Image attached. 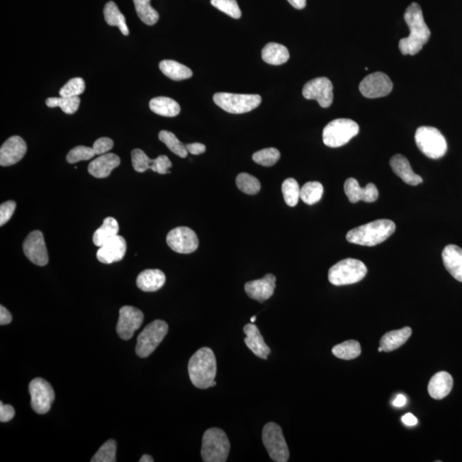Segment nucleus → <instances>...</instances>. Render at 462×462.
Listing matches in <instances>:
<instances>
[{
	"instance_id": "1",
	"label": "nucleus",
	"mask_w": 462,
	"mask_h": 462,
	"mask_svg": "<svg viewBox=\"0 0 462 462\" xmlns=\"http://www.w3.org/2000/svg\"><path fill=\"white\" fill-rule=\"evenodd\" d=\"M410 34L407 38L400 40L399 49L403 55H417L424 45L428 43L432 33L424 22L422 7L417 3H412L407 8L404 14Z\"/></svg>"
},
{
	"instance_id": "2",
	"label": "nucleus",
	"mask_w": 462,
	"mask_h": 462,
	"mask_svg": "<svg viewBox=\"0 0 462 462\" xmlns=\"http://www.w3.org/2000/svg\"><path fill=\"white\" fill-rule=\"evenodd\" d=\"M189 378L198 389L205 390L216 385L217 361L209 348H201L193 354L188 362Z\"/></svg>"
},
{
	"instance_id": "3",
	"label": "nucleus",
	"mask_w": 462,
	"mask_h": 462,
	"mask_svg": "<svg viewBox=\"0 0 462 462\" xmlns=\"http://www.w3.org/2000/svg\"><path fill=\"white\" fill-rule=\"evenodd\" d=\"M395 230L393 221L379 220L349 230L346 239L353 244L373 247L386 241Z\"/></svg>"
},
{
	"instance_id": "4",
	"label": "nucleus",
	"mask_w": 462,
	"mask_h": 462,
	"mask_svg": "<svg viewBox=\"0 0 462 462\" xmlns=\"http://www.w3.org/2000/svg\"><path fill=\"white\" fill-rule=\"evenodd\" d=\"M230 444L226 433L220 428L208 429L202 439L201 457L205 462H225Z\"/></svg>"
},
{
	"instance_id": "5",
	"label": "nucleus",
	"mask_w": 462,
	"mask_h": 462,
	"mask_svg": "<svg viewBox=\"0 0 462 462\" xmlns=\"http://www.w3.org/2000/svg\"><path fill=\"white\" fill-rule=\"evenodd\" d=\"M367 274L365 264L356 259H345L329 270V283L335 286H349L361 281Z\"/></svg>"
},
{
	"instance_id": "6",
	"label": "nucleus",
	"mask_w": 462,
	"mask_h": 462,
	"mask_svg": "<svg viewBox=\"0 0 462 462\" xmlns=\"http://www.w3.org/2000/svg\"><path fill=\"white\" fill-rule=\"evenodd\" d=\"M415 142L419 150L428 158L437 159L446 154L448 146L446 140L436 128L419 127L415 133Z\"/></svg>"
},
{
	"instance_id": "7",
	"label": "nucleus",
	"mask_w": 462,
	"mask_h": 462,
	"mask_svg": "<svg viewBox=\"0 0 462 462\" xmlns=\"http://www.w3.org/2000/svg\"><path fill=\"white\" fill-rule=\"evenodd\" d=\"M360 131L358 123L348 118H338L329 123L323 130V142L329 147L346 145Z\"/></svg>"
},
{
	"instance_id": "8",
	"label": "nucleus",
	"mask_w": 462,
	"mask_h": 462,
	"mask_svg": "<svg viewBox=\"0 0 462 462\" xmlns=\"http://www.w3.org/2000/svg\"><path fill=\"white\" fill-rule=\"evenodd\" d=\"M213 101L221 109L231 114H242L257 109L262 98L258 94L217 93Z\"/></svg>"
},
{
	"instance_id": "9",
	"label": "nucleus",
	"mask_w": 462,
	"mask_h": 462,
	"mask_svg": "<svg viewBox=\"0 0 462 462\" xmlns=\"http://www.w3.org/2000/svg\"><path fill=\"white\" fill-rule=\"evenodd\" d=\"M168 325L163 320L152 321L147 325L137 338L135 353L139 357L147 358L164 340L168 332Z\"/></svg>"
},
{
	"instance_id": "10",
	"label": "nucleus",
	"mask_w": 462,
	"mask_h": 462,
	"mask_svg": "<svg viewBox=\"0 0 462 462\" xmlns=\"http://www.w3.org/2000/svg\"><path fill=\"white\" fill-rule=\"evenodd\" d=\"M263 444L272 461L287 462L290 458L286 439L282 428L274 422L267 423L263 428Z\"/></svg>"
},
{
	"instance_id": "11",
	"label": "nucleus",
	"mask_w": 462,
	"mask_h": 462,
	"mask_svg": "<svg viewBox=\"0 0 462 462\" xmlns=\"http://www.w3.org/2000/svg\"><path fill=\"white\" fill-rule=\"evenodd\" d=\"M31 407L37 414H47L51 410L55 394L52 385L45 379L37 378L30 383Z\"/></svg>"
},
{
	"instance_id": "12",
	"label": "nucleus",
	"mask_w": 462,
	"mask_h": 462,
	"mask_svg": "<svg viewBox=\"0 0 462 462\" xmlns=\"http://www.w3.org/2000/svg\"><path fill=\"white\" fill-rule=\"evenodd\" d=\"M167 242L171 249L179 254H192L199 247L195 231L188 227H177L168 233Z\"/></svg>"
},
{
	"instance_id": "13",
	"label": "nucleus",
	"mask_w": 462,
	"mask_h": 462,
	"mask_svg": "<svg viewBox=\"0 0 462 462\" xmlns=\"http://www.w3.org/2000/svg\"><path fill=\"white\" fill-rule=\"evenodd\" d=\"M303 94L307 100H315L323 108H328L333 102V85L327 77H317L307 82Z\"/></svg>"
},
{
	"instance_id": "14",
	"label": "nucleus",
	"mask_w": 462,
	"mask_h": 462,
	"mask_svg": "<svg viewBox=\"0 0 462 462\" xmlns=\"http://www.w3.org/2000/svg\"><path fill=\"white\" fill-rule=\"evenodd\" d=\"M393 89L390 78L383 72L370 74L362 80L360 91L362 96L368 98L387 96Z\"/></svg>"
},
{
	"instance_id": "15",
	"label": "nucleus",
	"mask_w": 462,
	"mask_h": 462,
	"mask_svg": "<svg viewBox=\"0 0 462 462\" xmlns=\"http://www.w3.org/2000/svg\"><path fill=\"white\" fill-rule=\"evenodd\" d=\"M144 320L143 312L139 309L125 306L119 310V319L117 332L123 340H130L134 334L141 327Z\"/></svg>"
},
{
	"instance_id": "16",
	"label": "nucleus",
	"mask_w": 462,
	"mask_h": 462,
	"mask_svg": "<svg viewBox=\"0 0 462 462\" xmlns=\"http://www.w3.org/2000/svg\"><path fill=\"white\" fill-rule=\"evenodd\" d=\"M23 252L32 263L39 266L47 265L49 257L43 232L32 231L23 242Z\"/></svg>"
},
{
	"instance_id": "17",
	"label": "nucleus",
	"mask_w": 462,
	"mask_h": 462,
	"mask_svg": "<svg viewBox=\"0 0 462 462\" xmlns=\"http://www.w3.org/2000/svg\"><path fill=\"white\" fill-rule=\"evenodd\" d=\"M26 152V141L18 135L11 136L0 148V166H13L23 158Z\"/></svg>"
},
{
	"instance_id": "18",
	"label": "nucleus",
	"mask_w": 462,
	"mask_h": 462,
	"mask_svg": "<svg viewBox=\"0 0 462 462\" xmlns=\"http://www.w3.org/2000/svg\"><path fill=\"white\" fill-rule=\"evenodd\" d=\"M126 251L125 239L118 235L117 237L100 247L97 252V259L98 261L109 265V264L121 261L125 257Z\"/></svg>"
},
{
	"instance_id": "19",
	"label": "nucleus",
	"mask_w": 462,
	"mask_h": 462,
	"mask_svg": "<svg viewBox=\"0 0 462 462\" xmlns=\"http://www.w3.org/2000/svg\"><path fill=\"white\" fill-rule=\"evenodd\" d=\"M276 276L266 274L261 279L254 280L245 284V291L251 299L264 303L274 295L276 288Z\"/></svg>"
},
{
	"instance_id": "20",
	"label": "nucleus",
	"mask_w": 462,
	"mask_h": 462,
	"mask_svg": "<svg viewBox=\"0 0 462 462\" xmlns=\"http://www.w3.org/2000/svg\"><path fill=\"white\" fill-rule=\"evenodd\" d=\"M344 191L351 203L359 201L373 203L378 200V191L373 184H368L365 188H361L358 181L354 179H346L344 184Z\"/></svg>"
},
{
	"instance_id": "21",
	"label": "nucleus",
	"mask_w": 462,
	"mask_h": 462,
	"mask_svg": "<svg viewBox=\"0 0 462 462\" xmlns=\"http://www.w3.org/2000/svg\"><path fill=\"white\" fill-rule=\"evenodd\" d=\"M243 332L247 336L244 342L247 348L255 356L263 359V360H266L268 356L271 354V349L266 345L257 325L253 323L247 324L243 328Z\"/></svg>"
},
{
	"instance_id": "22",
	"label": "nucleus",
	"mask_w": 462,
	"mask_h": 462,
	"mask_svg": "<svg viewBox=\"0 0 462 462\" xmlns=\"http://www.w3.org/2000/svg\"><path fill=\"white\" fill-rule=\"evenodd\" d=\"M390 164L395 174L398 175L404 183L411 185V186L422 184V177L412 170L410 161L406 157L402 154H395L390 159Z\"/></svg>"
},
{
	"instance_id": "23",
	"label": "nucleus",
	"mask_w": 462,
	"mask_h": 462,
	"mask_svg": "<svg viewBox=\"0 0 462 462\" xmlns=\"http://www.w3.org/2000/svg\"><path fill=\"white\" fill-rule=\"evenodd\" d=\"M121 160L117 154H106L98 157L89 164V172L96 179H106L115 168L120 166Z\"/></svg>"
},
{
	"instance_id": "24",
	"label": "nucleus",
	"mask_w": 462,
	"mask_h": 462,
	"mask_svg": "<svg viewBox=\"0 0 462 462\" xmlns=\"http://www.w3.org/2000/svg\"><path fill=\"white\" fill-rule=\"evenodd\" d=\"M445 268L453 278L462 283V249L456 245L445 247L442 254Z\"/></svg>"
},
{
	"instance_id": "25",
	"label": "nucleus",
	"mask_w": 462,
	"mask_h": 462,
	"mask_svg": "<svg viewBox=\"0 0 462 462\" xmlns=\"http://www.w3.org/2000/svg\"><path fill=\"white\" fill-rule=\"evenodd\" d=\"M453 378L447 372H439L431 378L428 385V393L435 400H442L451 393Z\"/></svg>"
},
{
	"instance_id": "26",
	"label": "nucleus",
	"mask_w": 462,
	"mask_h": 462,
	"mask_svg": "<svg viewBox=\"0 0 462 462\" xmlns=\"http://www.w3.org/2000/svg\"><path fill=\"white\" fill-rule=\"evenodd\" d=\"M166 280V275L162 271L148 269L139 274L136 286L144 292H154L164 286Z\"/></svg>"
},
{
	"instance_id": "27",
	"label": "nucleus",
	"mask_w": 462,
	"mask_h": 462,
	"mask_svg": "<svg viewBox=\"0 0 462 462\" xmlns=\"http://www.w3.org/2000/svg\"><path fill=\"white\" fill-rule=\"evenodd\" d=\"M412 335V329L410 327H404L402 329H397V331H392L383 335L381 338V344L383 351L391 352L402 346L405 342L410 339Z\"/></svg>"
},
{
	"instance_id": "28",
	"label": "nucleus",
	"mask_w": 462,
	"mask_h": 462,
	"mask_svg": "<svg viewBox=\"0 0 462 462\" xmlns=\"http://www.w3.org/2000/svg\"><path fill=\"white\" fill-rule=\"evenodd\" d=\"M290 59L288 48L278 43H271L262 50V60L268 64L281 65Z\"/></svg>"
},
{
	"instance_id": "29",
	"label": "nucleus",
	"mask_w": 462,
	"mask_h": 462,
	"mask_svg": "<svg viewBox=\"0 0 462 462\" xmlns=\"http://www.w3.org/2000/svg\"><path fill=\"white\" fill-rule=\"evenodd\" d=\"M150 110L163 117L174 118L180 113L181 107L176 101L168 97H156L150 102Z\"/></svg>"
},
{
	"instance_id": "30",
	"label": "nucleus",
	"mask_w": 462,
	"mask_h": 462,
	"mask_svg": "<svg viewBox=\"0 0 462 462\" xmlns=\"http://www.w3.org/2000/svg\"><path fill=\"white\" fill-rule=\"evenodd\" d=\"M159 69L164 76L173 81H183L192 77L193 72L187 66L174 60H163L160 62Z\"/></svg>"
},
{
	"instance_id": "31",
	"label": "nucleus",
	"mask_w": 462,
	"mask_h": 462,
	"mask_svg": "<svg viewBox=\"0 0 462 462\" xmlns=\"http://www.w3.org/2000/svg\"><path fill=\"white\" fill-rule=\"evenodd\" d=\"M119 231V225L114 218H106L103 225L94 234L93 242L94 245L100 247L106 242L117 237Z\"/></svg>"
},
{
	"instance_id": "32",
	"label": "nucleus",
	"mask_w": 462,
	"mask_h": 462,
	"mask_svg": "<svg viewBox=\"0 0 462 462\" xmlns=\"http://www.w3.org/2000/svg\"><path fill=\"white\" fill-rule=\"evenodd\" d=\"M105 20L110 26H116L120 30L123 35H129V28L127 26L125 16L113 1L106 4L104 8Z\"/></svg>"
},
{
	"instance_id": "33",
	"label": "nucleus",
	"mask_w": 462,
	"mask_h": 462,
	"mask_svg": "<svg viewBox=\"0 0 462 462\" xmlns=\"http://www.w3.org/2000/svg\"><path fill=\"white\" fill-rule=\"evenodd\" d=\"M332 354L342 360H354L361 356V346L356 340H349L333 346Z\"/></svg>"
},
{
	"instance_id": "34",
	"label": "nucleus",
	"mask_w": 462,
	"mask_h": 462,
	"mask_svg": "<svg viewBox=\"0 0 462 462\" xmlns=\"http://www.w3.org/2000/svg\"><path fill=\"white\" fill-rule=\"evenodd\" d=\"M136 13L139 18L148 26H154L159 19V15L151 6V0H133Z\"/></svg>"
},
{
	"instance_id": "35",
	"label": "nucleus",
	"mask_w": 462,
	"mask_h": 462,
	"mask_svg": "<svg viewBox=\"0 0 462 462\" xmlns=\"http://www.w3.org/2000/svg\"><path fill=\"white\" fill-rule=\"evenodd\" d=\"M324 187L319 181H308L300 188V199L308 205L316 204L323 196Z\"/></svg>"
},
{
	"instance_id": "36",
	"label": "nucleus",
	"mask_w": 462,
	"mask_h": 462,
	"mask_svg": "<svg viewBox=\"0 0 462 462\" xmlns=\"http://www.w3.org/2000/svg\"><path fill=\"white\" fill-rule=\"evenodd\" d=\"M81 100L79 97H55L48 98L45 101V104L50 108L60 107L66 114H74L79 109Z\"/></svg>"
},
{
	"instance_id": "37",
	"label": "nucleus",
	"mask_w": 462,
	"mask_h": 462,
	"mask_svg": "<svg viewBox=\"0 0 462 462\" xmlns=\"http://www.w3.org/2000/svg\"><path fill=\"white\" fill-rule=\"evenodd\" d=\"M159 139L161 142L166 144L167 147L173 154L179 156L180 158H186L188 152L186 145L181 143L176 136L170 131L162 130L159 132Z\"/></svg>"
},
{
	"instance_id": "38",
	"label": "nucleus",
	"mask_w": 462,
	"mask_h": 462,
	"mask_svg": "<svg viewBox=\"0 0 462 462\" xmlns=\"http://www.w3.org/2000/svg\"><path fill=\"white\" fill-rule=\"evenodd\" d=\"M237 186L243 193L247 195H257L261 191V183L257 177L247 174V173H241L237 176Z\"/></svg>"
},
{
	"instance_id": "39",
	"label": "nucleus",
	"mask_w": 462,
	"mask_h": 462,
	"mask_svg": "<svg viewBox=\"0 0 462 462\" xmlns=\"http://www.w3.org/2000/svg\"><path fill=\"white\" fill-rule=\"evenodd\" d=\"M282 192L284 201L288 206H295L298 204L300 196L299 184L294 179H288L283 181Z\"/></svg>"
},
{
	"instance_id": "40",
	"label": "nucleus",
	"mask_w": 462,
	"mask_h": 462,
	"mask_svg": "<svg viewBox=\"0 0 462 462\" xmlns=\"http://www.w3.org/2000/svg\"><path fill=\"white\" fill-rule=\"evenodd\" d=\"M132 166L135 171L143 173L147 170H154L155 159L148 158L147 155L142 150L136 148L131 152Z\"/></svg>"
},
{
	"instance_id": "41",
	"label": "nucleus",
	"mask_w": 462,
	"mask_h": 462,
	"mask_svg": "<svg viewBox=\"0 0 462 462\" xmlns=\"http://www.w3.org/2000/svg\"><path fill=\"white\" fill-rule=\"evenodd\" d=\"M280 159V152L274 147L265 148L254 152L253 160L261 166L270 167L274 166Z\"/></svg>"
},
{
	"instance_id": "42",
	"label": "nucleus",
	"mask_w": 462,
	"mask_h": 462,
	"mask_svg": "<svg viewBox=\"0 0 462 462\" xmlns=\"http://www.w3.org/2000/svg\"><path fill=\"white\" fill-rule=\"evenodd\" d=\"M117 443L113 439L107 441L91 459L92 462H115Z\"/></svg>"
},
{
	"instance_id": "43",
	"label": "nucleus",
	"mask_w": 462,
	"mask_h": 462,
	"mask_svg": "<svg viewBox=\"0 0 462 462\" xmlns=\"http://www.w3.org/2000/svg\"><path fill=\"white\" fill-rule=\"evenodd\" d=\"M86 89L85 81L81 77L73 78L60 90L61 97H79L84 93Z\"/></svg>"
},
{
	"instance_id": "44",
	"label": "nucleus",
	"mask_w": 462,
	"mask_h": 462,
	"mask_svg": "<svg viewBox=\"0 0 462 462\" xmlns=\"http://www.w3.org/2000/svg\"><path fill=\"white\" fill-rule=\"evenodd\" d=\"M212 6L234 19L241 18L242 11L237 0H211Z\"/></svg>"
},
{
	"instance_id": "45",
	"label": "nucleus",
	"mask_w": 462,
	"mask_h": 462,
	"mask_svg": "<svg viewBox=\"0 0 462 462\" xmlns=\"http://www.w3.org/2000/svg\"><path fill=\"white\" fill-rule=\"evenodd\" d=\"M96 151L93 147L78 146L74 147L73 150L69 152L66 159L69 164H76L80 161H86L93 159L96 156Z\"/></svg>"
},
{
	"instance_id": "46",
	"label": "nucleus",
	"mask_w": 462,
	"mask_h": 462,
	"mask_svg": "<svg viewBox=\"0 0 462 462\" xmlns=\"http://www.w3.org/2000/svg\"><path fill=\"white\" fill-rule=\"evenodd\" d=\"M16 208V204L13 201H6L0 205V226L6 225L11 220Z\"/></svg>"
},
{
	"instance_id": "47",
	"label": "nucleus",
	"mask_w": 462,
	"mask_h": 462,
	"mask_svg": "<svg viewBox=\"0 0 462 462\" xmlns=\"http://www.w3.org/2000/svg\"><path fill=\"white\" fill-rule=\"evenodd\" d=\"M172 167V163L170 159L166 155H160L158 158L155 159L154 168L152 171L159 173V174H168L171 173L170 168Z\"/></svg>"
},
{
	"instance_id": "48",
	"label": "nucleus",
	"mask_w": 462,
	"mask_h": 462,
	"mask_svg": "<svg viewBox=\"0 0 462 462\" xmlns=\"http://www.w3.org/2000/svg\"><path fill=\"white\" fill-rule=\"evenodd\" d=\"M114 142L113 140L108 137H101L98 139L94 143L93 148L96 151V155H103L107 154L111 150H113Z\"/></svg>"
},
{
	"instance_id": "49",
	"label": "nucleus",
	"mask_w": 462,
	"mask_h": 462,
	"mask_svg": "<svg viewBox=\"0 0 462 462\" xmlns=\"http://www.w3.org/2000/svg\"><path fill=\"white\" fill-rule=\"evenodd\" d=\"M16 412L14 407L11 405H4L0 402V422L6 423L14 418Z\"/></svg>"
},
{
	"instance_id": "50",
	"label": "nucleus",
	"mask_w": 462,
	"mask_h": 462,
	"mask_svg": "<svg viewBox=\"0 0 462 462\" xmlns=\"http://www.w3.org/2000/svg\"><path fill=\"white\" fill-rule=\"evenodd\" d=\"M186 148L189 154L193 155H200L205 152V146L201 143L187 144Z\"/></svg>"
},
{
	"instance_id": "51",
	"label": "nucleus",
	"mask_w": 462,
	"mask_h": 462,
	"mask_svg": "<svg viewBox=\"0 0 462 462\" xmlns=\"http://www.w3.org/2000/svg\"><path fill=\"white\" fill-rule=\"evenodd\" d=\"M11 312L5 307L0 306V325H6L11 323Z\"/></svg>"
},
{
	"instance_id": "52",
	"label": "nucleus",
	"mask_w": 462,
	"mask_h": 462,
	"mask_svg": "<svg viewBox=\"0 0 462 462\" xmlns=\"http://www.w3.org/2000/svg\"><path fill=\"white\" fill-rule=\"evenodd\" d=\"M402 420L407 427H414L418 423L417 418L414 415L410 414V412L404 415Z\"/></svg>"
},
{
	"instance_id": "53",
	"label": "nucleus",
	"mask_w": 462,
	"mask_h": 462,
	"mask_svg": "<svg viewBox=\"0 0 462 462\" xmlns=\"http://www.w3.org/2000/svg\"><path fill=\"white\" fill-rule=\"evenodd\" d=\"M288 2L297 10H303L307 6V0H288Z\"/></svg>"
},
{
	"instance_id": "54",
	"label": "nucleus",
	"mask_w": 462,
	"mask_h": 462,
	"mask_svg": "<svg viewBox=\"0 0 462 462\" xmlns=\"http://www.w3.org/2000/svg\"><path fill=\"white\" fill-rule=\"evenodd\" d=\"M406 402H407L406 398L404 397L403 395H398V398L395 399V401L393 402V405L395 407H402L404 405H405Z\"/></svg>"
},
{
	"instance_id": "55",
	"label": "nucleus",
	"mask_w": 462,
	"mask_h": 462,
	"mask_svg": "<svg viewBox=\"0 0 462 462\" xmlns=\"http://www.w3.org/2000/svg\"><path fill=\"white\" fill-rule=\"evenodd\" d=\"M140 462H154V458H152L150 455H144L141 457V459L139 461Z\"/></svg>"
},
{
	"instance_id": "56",
	"label": "nucleus",
	"mask_w": 462,
	"mask_h": 462,
	"mask_svg": "<svg viewBox=\"0 0 462 462\" xmlns=\"http://www.w3.org/2000/svg\"><path fill=\"white\" fill-rule=\"evenodd\" d=\"M255 320H257V316H253L250 319L251 323H254Z\"/></svg>"
},
{
	"instance_id": "57",
	"label": "nucleus",
	"mask_w": 462,
	"mask_h": 462,
	"mask_svg": "<svg viewBox=\"0 0 462 462\" xmlns=\"http://www.w3.org/2000/svg\"><path fill=\"white\" fill-rule=\"evenodd\" d=\"M382 351H383V349L381 348V346H379L378 352H382Z\"/></svg>"
}]
</instances>
